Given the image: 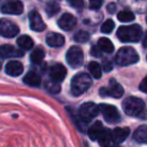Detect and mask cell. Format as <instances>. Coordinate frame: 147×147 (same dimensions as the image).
Segmentation results:
<instances>
[{
  "label": "cell",
  "instance_id": "6da1fadb",
  "mask_svg": "<svg viewBox=\"0 0 147 147\" xmlns=\"http://www.w3.org/2000/svg\"><path fill=\"white\" fill-rule=\"evenodd\" d=\"M142 36V28L138 24L124 25L117 30V37L123 42H137Z\"/></svg>",
  "mask_w": 147,
  "mask_h": 147
},
{
  "label": "cell",
  "instance_id": "7a4b0ae2",
  "mask_svg": "<svg viewBox=\"0 0 147 147\" xmlns=\"http://www.w3.org/2000/svg\"><path fill=\"white\" fill-rule=\"evenodd\" d=\"M92 85V79L86 73H80L71 79V90L74 96H81L83 95Z\"/></svg>",
  "mask_w": 147,
  "mask_h": 147
},
{
  "label": "cell",
  "instance_id": "3957f363",
  "mask_svg": "<svg viewBox=\"0 0 147 147\" xmlns=\"http://www.w3.org/2000/svg\"><path fill=\"white\" fill-rule=\"evenodd\" d=\"M122 108L125 114L136 117L144 111L145 103L143 102L142 99L137 98V97H128L123 101Z\"/></svg>",
  "mask_w": 147,
  "mask_h": 147
},
{
  "label": "cell",
  "instance_id": "277c9868",
  "mask_svg": "<svg viewBox=\"0 0 147 147\" xmlns=\"http://www.w3.org/2000/svg\"><path fill=\"white\" fill-rule=\"evenodd\" d=\"M115 61L117 65L125 67V65L136 63L139 61V55L133 47H124L118 51Z\"/></svg>",
  "mask_w": 147,
  "mask_h": 147
},
{
  "label": "cell",
  "instance_id": "5b68a950",
  "mask_svg": "<svg viewBox=\"0 0 147 147\" xmlns=\"http://www.w3.org/2000/svg\"><path fill=\"white\" fill-rule=\"evenodd\" d=\"M67 63H69V67L73 69H78L84 63V53L83 49L79 47H71L67 51Z\"/></svg>",
  "mask_w": 147,
  "mask_h": 147
},
{
  "label": "cell",
  "instance_id": "8992f818",
  "mask_svg": "<svg viewBox=\"0 0 147 147\" xmlns=\"http://www.w3.org/2000/svg\"><path fill=\"white\" fill-rule=\"evenodd\" d=\"M99 112H100L99 106H97L93 102H87L81 105L80 109H79V116L83 121L88 123L94 118H96Z\"/></svg>",
  "mask_w": 147,
  "mask_h": 147
},
{
  "label": "cell",
  "instance_id": "52a82bcc",
  "mask_svg": "<svg viewBox=\"0 0 147 147\" xmlns=\"http://www.w3.org/2000/svg\"><path fill=\"white\" fill-rule=\"evenodd\" d=\"M99 108H100V112L102 113L103 117H104L105 121L107 123L115 124V123H118L121 120L120 113H119L118 109L113 105L100 104Z\"/></svg>",
  "mask_w": 147,
  "mask_h": 147
},
{
  "label": "cell",
  "instance_id": "ba28073f",
  "mask_svg": "<svg viewBox=\"0 0 147 147\" xmlns=\"http://www.w3.org/2000/svg\"><path fill=\"white\" fill-rule=\"evenodd\" d=\"M124 94V89L121 86L120 84L117 83L116 80L114 79H111L109 81V86L107 88H101L100 89V95L102 97H106V96H110L113 98L119 99L123 96Z\"/></svg>",
  "mask_w": 147,
  "mask_h": 147
},
{
  "label": "cell",
  "instance_id": "9c48e42d",
  "mask_svg": "<svg viewBox=\"0 0 147 147\" xmlns=\"http://www.w3.org/2000/svg\"><path fill=\"white\" fill-rule=\"evenodd\" d=\"M0 33L4 37H14L19 33V28L15 23L8 19L2 18L0 20Z\"/></svg>",
  "mask_w": 147,
  "mask_h": 147
},
{
  "label": "cell",
  "instance_id": "30bf717a",
  "mask_svg": "<svg viewBox=\"0 0 147 147\" xmlns=\"http://www.w3.org/2000/svg\"><path fill=\"white\" fill-rule=\"evenodd\" d=\"M1 10L5 14L19 15L23 12V4L20 0H7L2 4Z\"/></svg>",
  "mask_w": 147,
  "mask_h": 147
},
{
  "label": "cell",
  "instance_id": "8fae6325",
  "mask_svg": "<svg viewBox=\"0 0 147 147\" xmlns=\"http://www.w3.org/2000/svg\"><path fill=\"white\" fill-rule=\"evenodd\" d=\"M28 19H29V26L33 31H37L40 32L45 29V23L43 22L42 18H41L40 14L37 11H30L28 14Z\"/></svg>",
  "mask_w": 147,
  "mask_h": 147
},
{
  "label": "cell",
  "instance_id": "7c38bea8",
  "mask_svg": "<svg viewBox=\"0 0 147 147\" xmlns=\"http://www.w3.org/2000/svg\"><path fill=\"white\" fill-rule=\"evenodd\" d=\"M57 24H59V28L63 29V30L65 31L71 30L74 27L76 26L77 18L73 14L65 13V14H63L59 17V19L57 20Z\"/></svg>",
  "mask_w": 147,
  "mask_h": 147
},
{
  "label": "cell",
  "instance_id": "4fadbf2b",
  "mask_svg": "<svg viewBox=\"0 0 147 147\" xmlns=\"http://www.w3.org/2000/svg\"><path fill=\"white\" fill-rule=\"evenodd\" d=\"M49 76H51V79L61 83L65 80L67 76V69L61 63H55L51 65L49 69Z\"/></svg>",
  "mask_w": 147,
  "mask_h": 147
},
{
  "label": "cell",
  "instance_id": "5bb4252c",
  "mask_svg": "<svg viewBox=\"0 0 147 147\" xmlns=\"http://www.w3.org/2000/svg\"><path fill=\"white\" fill-rule=\"evenodd\" d=\"M0 55L2 59L6 57H21L24 55V51L15 49L10 45H3L0 47Z\"/></svg>",
  "mask_w": 147,
  "mask_h": 147
},
{
  "label": "cell",
  "instance_id": "9a60e30c",
  "mask_svg": "<svg viewBox=\"0 0 147 147\" xmlns=\"http://www.w3.org/2000/svg\"><path fill=\"white\" fill-rule=\"evenodd\" d=\"M129 133H130V129L128 127H117L112 131V142L114 144H120V143L124 142L125 139L128 137Z\"/></svg>",
  "mask_w": 147,
  "mask_h": 147
},
{
  "label": "cell",
  "instance_id": "2e32d148",
  "mask_svg": "<svg viewBox=\"0 0 147 147\" xmlns=\"http://www.w3.org/2000/svg\"><path fill=\"white\" fill-rule=\"evenodd\" d=\"M5 71L7 75L11 77H17L21 75L23 71V65L20 61H10L5 65Z\"/></svg>",
  "mask_w": 147,
  "mask_h": 147
},
{
  "label": "cell",
  "instance_id": "e0dca14e",
  "mask_svg": "<svg viewBox=\"0 0 147 147\" xmlns=\"http://www.w3.org/2000/svg\"><path fill=\"white\" fill-rule=\"evenodd\" d=\"M47 45L51 47H61L65 43V37L59 33L51 32L45 38Z\"/></svg>",
  "mask_w": 147,
  "mask_h": 147
},
{
  "label": "cell",
  "instance_id": "ac0fdd59",
  "mask_svg": "<svg viewBox=\"0 0 147 147\" xmlns=\"http://www.w3.org/2000/svg\"><path fill=\"white\" fill-rule=\"evenodd\" d=\"M23 82L24 84H26L27 86L30 87H39L41 83L40 76L35 71H28L23 78Z\"/></svg>",
  "mask_w": 147,
  "mask_h": 147
},
{
  "label": "cell",
  "instance_id": "d6986e66",
  "mask_svg": "<svg viewBox=\"0 0 147 147\" xmlns=\"http://www.w3.org/2000/svg\"><path fill=\"white\" fill-rule=\"evenodd\" d=\"M133 138L136 142L144 144L147 143V125H141L134 132Z\"/></svg>",
  "mask_w": 147,
  "mask_h": 147
},
{
  "label": "cell",
  "instance_id": "ffe728a7",
  "mask_svg": "<svg viewBox=\"0 0 147 147\" xmlns=\"http://www.w3.org/2000/svg\"><path fill=\"white\" fill-rule=\"evenodd\" d=\"M103 130H104V127H103L102 123H101L100 121H97V122H95L94 124L90 127V129H89V132H88L89 137H90L93 141L98 140L99 136H100V134L102 133Z\"/></svg>",
  "mask_w": 147,
  "mask_h": 147
},
{
  "label": "cell",
  "instance_id": "44dd1931",
  "mask_svg": "<svg viewBox=\"0 0 147 147\" xmlns=\"http://www.w3.org/2000/svg\"><path fill=\"white\" fill-rule=\"evenodd\" d=\"M45 57V51L41 47H36L30 53V61L34 65H39L40 63H42Z\"/></svg>",
  "mask_w": 147,
  "mask_h": 147
},
{
  "label": "cell",
  "instance_id": "7402d4cb",
  "mask_svg": "<svg viewBox=\"0 0 147 147\" xmlns=\"http://www.w3.org/2000/svg\"><path fill=\"white\" fill-rule=\"evenodd\" d=\"M98 142L102 146H107L112 142V131L108 128H104L98 138Z\"/></svg>",
  "mask_w": 147,
  "mask_h": 147
},
{
  "label": "cell",
  "instance_id": "603a6c76",
  "mask_svg": "<svg viewBox=\"0 0 147 147\" xmlns=\"http://www.w3.org/2000/svg\"><path fill=\"white\" fill-rule=\"evenodd\" d=\"M17 45L22 49H31L33 47V40L28 35H21L17 38Z\"/></svg>",
  "mask_w": 147,
  "mask_h": 147
},
{
  "label": "cell",
  "instance_id": "cb8c5ba5",
  "mask_svg": "<svg viewBox=\"0 0 147 147\" xmlns=\"http://www.w3.org/2000/svg\"><path fill=\"white\" fill-rule=\"evenodd\" d=\"M88 69L95 79H100L102 77V67L97 61H91L88 65Z\"/></svg>",
  "mask_w": 147,
  "mask_h": 147
},
{
  "label": "cell",
  "instance_id": "d4e9b609",
  "mask_svg": "<svg viewBox=\"0 0 147 147\" xmlns=\"http://www.w3.org/2000/svg\"><path fill=\"white\" fill-rule=\"evenodd\" d=\"M98 45L100 47V49L105 53H112L114 51V45L112 43V41L109 38L106 37H101L98 41Z\"/></svg>",
  "mask_w": 147,
  "mask_h": 147
},
{
  "label": "cell",
  "instance_id": "484cf974",
  "mask_svg": "<svg viewBox=\"0 0 147 147\" xmlns=\"http://www.w3.org/2000/svg\"><path fill=\"white\" fill-rule=\"evenodd\" d=\"M45 88L47 91H49L51 94H59L61 92V85H59V82H57L55 80H47V82L45 83Z\"/></svg>",
  "mask_w": 147,
  "mask_h": 147
},
{
  "label": "cell",
  "instance_id": "4316f807",
  "mask_svg": "<svg viewBox=\"0 0 147 147\" xmlns=\"http://www.w3.org/2000/svg\"><path fill=\"white\" fill-rule=\"evenodd\" d=\"M117 18L120 21H122V22H129V21L134 20L135 15H134V13L130 10H123L118 13Z\"/></svg>",
  "mask_w": 147,
  "mask_h": 147
},
{
  "label": "cell",
  "instance_id": "83f0119b",
  "mask_svg": "<svg viewBox=\"0 0 147 147\" xmlns=\"http://www.w3.org/2000/svg\"><path fill=\"white\" fill-rule=\"evenodd\" d=\"M59 11V5L57 2L51 1V2L47 3V6H45V12H47V15L49 17H53Z\"/></svg>",
  "mask_w": 147,
  "mask_h": 147
},
{
  "label": "cell",
  "instance_id": "f1b7e54d",
  "mask_svg": "<svg viewBox=\"0 0 147 147\" xmlns=\"http://www.w3.org/2000/svg\"><path fill=\"white\" fill-rule=\"evenodd\" d=\"M91 35L88 31H85V30H80L76 33V34L74 35V39L76 42L79 43H85L90 39Z\"/></svg>",
  "mask_w": 147,
  "mask_h": 147
},
{
  "label": "cell",
  "instance_id": "f546056e",
  "mask_svg": "<svg viewBox=\"0 0 147 147\" xmlns=\"http://www.w3.org/2000/svg\"><path fill=\"white\" fill-rule=\"evenodd\" d=\"M114 27H115L114 21H113L112 19H107L102 24V26H101V31H102L103 33H110L113 31Z\"/></svg>",
  "mask_w": 147,
  "mask_h": 147
},
{
  "label": "cell",
  "instance_id": "4dcf8cb0",
  "mask_svg": "<svg viewBox=\"0 0 147 147\" xmlns=\"http://www.w3.org/2000/svg\"><path fill=\"white\" fill-rule=\"evenodd\" d=\"M67 2H69V4L71 7H74V8L77 9L78 11H81L85 6L83 0H67Z\"/></svg>",
  "mask_w": 147,
  "mask_h": 147
},
{
  "label": "cell",
  "instance_id": "1f68e13d",
  "mask_svg": "<svg viewBox=\"0 0 147 147\" xmlns=\"http://www.w3.org/2000/svg\"><path fill=\"white\" fill-rule=\"evenodd\" d=\"M103 3H104V0H90L89 7L92 10H98L102 7Z\"/></svg>",
  "mask_w": 147,
  "mask_h": 147
},
{
  "label": "cell",
  "instance_id": "d6a6232c",
  "mask_svg": "<svg viewBox=\"0 0 147 147\" xmlns=\"http://www.w3.org/2000/svg\"><path fill=\"white\" fill-rule=\"evenodd\" d=\"M102 69L105 71H111L113 69V63L109 59H104L102 63Z\"/></svg>",
  "mask_w": 147,
  "mask_h": 147
},
{
  "label": "cell",
  "instance_id": "836d02e7",
  "mask_svg": "<svg viewBox=\"0 0 147 147\" xmlns=\"http://www.w3.org/2000/svg\"><path fill=\"white\" fill-rule=\"evenodd\" d=\"M102 49H100V47H97V45H94V47H92V49H91V55H93V57H100L101 55H102Z\"/></svg>",
  "mask_w": 147,
  "mask_h": 147
},
{
  "label": "cell",
  "instance_id": "e575fe53",
  "mask_svg": "<svg viewBox=\"0 0 147 147\" xmlns=\"http://www.w3.org/2000/svg\"><path fill=\"white\" fill-rule=\"evenodd\" d=\"M139 89H140V91H142L143 93L147 94V76L145 77V78L143 79L142 82L140 83V85H139Z\"/></svg>",
  "mask_w": 147,
  "mask_h": 147
},
{
  "label": "cell",
  "instance_id": "d590c367",
  "mask_svg": "<svg viewBox=\"0 0 147 147\" xmlns=\"http://www.w3.org/2000/svg\"><path fill=\"white\" fill-rule=\"evenodd\" d=\"M107 9H108V12H109V13H114V12H115V10H116V5L113 4V3H111V4H109V5H108Z\"/></svg>",
  "mask_w": 147,
  "mask_h": 147
},
{
  "label": "cell",
  "instance_id": "8d00e7d4",
  "mask_svg": "<svg viewBox=\"0 0 147 147\" xmlns=\"http://www.w3.org/2000/svg\"><path fill=\"white\" fill-rule=\"evenodd\" d=\"M143 47H147V34L145 35L144 40H143Z\"/></svg>",
  "mask_w": 147,
  "mask_h": 147
},
{
  "label": "cell",
  "instance_id": "74e56055",
  "mask_svg": "<svg viewBox=\"0 0 147 147\" xmlns=\"http://www.w3.org/2000/svg\"><path fill=\"white\" fill-rule=\"evenodd\" d=\"M146 22H147V17H146Z\"/></svg>",
  "mask_w": 147,
  "mask_h": 147
},
{
  "label": "cell",
  "instance_id": "f35d334b",
  "mask_svg": "<svg viewBox=\"0 0 147 147\" xmlns=\"http://www.w3.org/2000/svg\"><path fill=\"white\" fill-rule=\"evenodd\" d=\"M146 59H147V57H146Z\"/></svg>",
  "mask_w": 147,
  "mask_h": 147
}]
</instances>
